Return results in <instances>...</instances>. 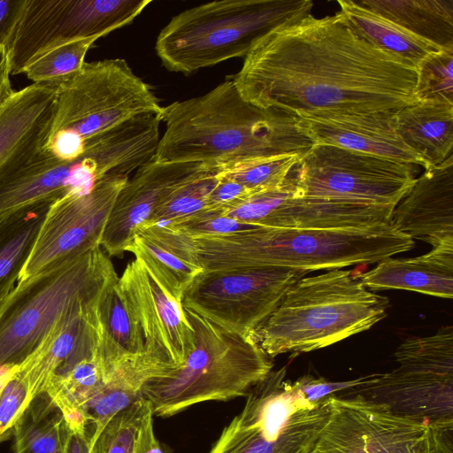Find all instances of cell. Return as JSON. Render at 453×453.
I'll return each mask as SVG.
<instances>
[{
    "mask_svg": "<svg viewBox=\"0 0 453 453\" xmlns=\"http://www.w3.org/2000/svg\"><path fill=\"white\" fill-rule=\"evenodd\" d=\"M231 79L249 103L298 118L394 112L418 102L417 70L360 38L339 12L272 29Z\"/></svg>",
    "mask_w": 453,
    "mask_h": 453,
    "instance_id": "obj_1",
    "label": "cell"
},
{
    "mask_svg": "<svg viewBox=\"0 0 453 453\" xmlns=\"http://www.w3.org/2000/svg\"><path fill=\"white\" fill-rule=\"evenodd\" d=\"M165 130L154 160L194 162L219 169L258 157L303 154L313 142L298 118L246 101L232 79L209 92L164 107Z\"/></svg>",
    "mask_w": 453,
    "mask_h": 453,
    "instance_id": "obj_2",
    "label": "cell"
},
{
    "mask_svg": "<svg viewBox=\"0 0 453 453\" xmlns=\"http://www.w3.org/2000/svg\"><path fill=\"white\" fill-rule=\"evenodd\" d=\"M203 272L278 266L307 272L375 264L414 247L390 225L371 228L293 229L256 226L190 237Z\"/></svg>",
    "mask_w": 453,
    "mask_h": 453,
    "instance_id": "obj_3",
    "label": "cell"
},
{
    "mask_svg": "<svg viewBox=\"0 0 453 453\" xmlns=\"http://www.w3.org/2000/svg\"><path fill=\"white\" fill-rule=\"evenodd\" d=\"M389 300L368 290L350 271L332 269L293 285L253 337L271 357L334 344L387 316Z\"/></svg>",
    "mask_w": 453,
    "mask_h": 453,
    "instance_id": "obj_4",
    "label": "cell"
},
{
    "mask_svg": "<svg viewBox=\"0 0 453 453\" xmlns=\"http://www.w3.org/2000/svg\"><path fill=\"white\" fill-rule=\"evenodd\" d=\"M183 308L194 331V346L183 363L143 387L142 395L150 402L154 416L169 418L199 403L246 396L273 367L253 337Z\"/></svg>",
    "mask_w": 453,
    "mask_h": 453,
    "instance_id": "obj_5",
    "label": "cell"
},
{
    "mask_svg": "<svg viewBox=\"0 0 453 453\" xmlns=\"http://www.w3.org/2000/svg\"><path fill=\"white\" fill-rule=\"evenodd\" d=\"M311 0H219L173 16L157 35L162 65L185 75L246 57L276 27L311 13Z\"/></svg>",
    "mask_w": 453,
    "mask_h": 453,
    "instance_id": "obj_6",
    "label": "cell"
},
{
    "mask_svg": "<svg viewBox=\"0 0 453 453\" xmlns=\"http://www.w3.org/2000/svg\"><path fill=\"white\" fill-rule=\"evenodd\" d=\"M117 277L99 246L17 283L0 306V369L23 363L69 310L97 302Z\"/></svg>",
    "mask_w": 453,
    "mask_h": 453,
    "instance_id": "obj_7",
    "label": "cell"
},
{
    "mask_svg": "<svg viewBox=\"0 0 453 453\" xmlns=\"http://www.w3.org/2000/svg\"><path fill=\"white\" fill-rule=\"evenodd\" d=\"M152 88L122 58L85 62L57 85L50 131L42 150L71 161L85 151V142L131 119L162 114Z\"/></svg>",
    "mask_w": 453,
    "mask_h": 453,
    "instance_id": "obj_8",
    "label": "cell"
},
{
    "mask_svg": "<svg viewBox=\"0 0 453 453\" xmlns=\"http://www.w3.org/2000/svg\"><path fill=\"white\" fill-rule=\"evenodd\" d=\"M286 373V367L272 370L249 391L242 411L209 453H311L333 396L311 402Z\"/></svg>",
    "mask_w": 453,
    "mask_h": 453,
    "instance_id": "obj_9",
    "label": "cell"
},
{
    "mask_svg": "<svg viewBox=\"0 0 453 453\" xmlns=\"http://www.w3.org/2000/svg\"><path fill=\"white\" fill-rule=\"evenodd\" d=\"M138 166L136 147L120 128L87 141L84 153L74 160H61L41 150L0 183V221L70 193H88L104 178L129 177Z\"/></svg>",
    "mask_w": 453,
    "mask_h": 453,
    "instance_id": "obj_10",
    "label": "cell"
},
{
    "mask_svg": "<svg viewBox=\"0 0 453 453\" xmlns=\"http://www.w3.org/2000/svg\"><path fill=\"white\" fill-rule=\"evenodd\" d=\"M398 366L357 390L393 412L429 422L453 418V326L404 340Z\"/></svg>",
    "mask_w": 453,
    "mask_h": 453,
    "instance_id": "obj_11",
    "label": "cell"
},
{
    "mask_svg": "<svg viewBox=\"0 0 453 453\" xmlns=\"http://www.w3.org/2000/svg\"><path fill=\"white\" fill-rule=\"evenodd\" d=\"M295 196L395 207L416 181L415 165L313 143L293 170Z\"/></svg>",
    "mask_w": 453,
    "mask_h": 453,
    "instance_id": "obj_12",
    "label": "cell"
},
{
    "mask_svg": "<svg viewBox=\"0 0 453 453\" xmlns=\"http://www.w3.org/2000/svg\"><path fill=\"white\" fill-rule=\"evenodd\" d=\"M308 273L278 266L203 272L185 290L181 304L222 328L253 337L288 289Z\"/></svg>",
    "mask_w": 453,
    "mask_h": 453,
    "instance_id": "obj_13",
    "label": "cell"
},
{
    "mask_svg": "<svg viewBox=\"0 0 453 453\" xmlns=\"http://www.w3.org/2000/svg\"><path fill=\"white\" fill-rule=\"evenodd\" d=\"M151 0H27L6 48L11 75L41 53L74 40L100 38L129 25Z\"/></svg>",
    "mask_w": 453,
    "mask_h": 453,
    "instance_id": "obj_14",
    "label": "cell"
},
{
    "mask_svg": "<svg viewBox=\"0 0 453 453\" xmlns=\"http://www.w3.org/2000/svg\"><path fill=\"white\" fill-rule=\"evenodd\" d=\"M311 453H431L428 421L393 412L362 395L333 396Z\"/></svg>",
    "mask_w": 453,
    "mask_h": 453,
    "instance_id": "obj_15",
    "label": "cell"
},
{
    "mask_svg": "<svg viewBox=\"0 0 453 453\" xmlns=\"http://www.w3.org/2000/svg\"><path fill=\"white\" fill-rule=\"evenodd\" d=\"M128 179L125 176L106 177L88 193H70L53 202L17 283L63 259L99 247L108 217Z\"/></svg>",
    "mask_w": 453,
    "mask_h": 453,
    "instance_id": "obj_16",
    "label": "cell"
},
{
    "mask_svg": "<svg viewBox=\"0 0 453 453\" xmlns=\"http://www.w3.org/2000/svg\"><path fill=\"white\" fill-rule=\"evenodd\" d=\"M394 208L349 200L295 196L292 171L280 186L251 194L222 215L265 227L371 228L390 225Z\"/></svg>",
    "mask_w": 453,
    "mask_h": 453,
    "instance_id": "obj_17",
    "label": "cell"
},
{
    "mask_svg": "<svg viewBox=\"0 0 453 453\" xmlns=\"http://www.w3.org/2000/svg\"><path fill=\"white\" fill-rule=\"evenodd\" d=\"M143 343V355L173 369L194 346V331L180 302L176 301L137 258L119 276Z\"/></svg>",
    "mask_w": 453,
    "mask_h": 453,
    "instance_id": "obj_18",
    "label": "cell"
},
{
    "mask_svg": "<svg viewBox=\"0 0 453 453\" xmlns=\"http://www.w3.org/2000/svg\"><path fill=\"white\" fill-rule=\"evenodd\" d=\"M219 168L194 162L152 160L140 167L119 193L100 246L108 256L122 257L157 208L176 189Z\"/></svg>",
    "mask_w": 453,
    "mask_h": 453,
    "instance_id": "obj_19",
    "label": "cell"
},
{
    "mask_svg": "<svg viewBox=\"0 0 453 453\" xmlns=\"http://www.w3.org/2000/svg\"><path fill=\"white\" fill-rule=\"evenodd\" d=\"M97 303H82L69 310L32 354L15 366V373L27 386L31 398L97 353Z\"/></svg>",
    "mask_w": 453,
    "mask_h": 453,
    "instance_id": "obj_20",
    "label": "cell"
},
{
    "mask_svg": "<svg viewBox=\"0 0 453 453\" xmlns=\"http://www.w3.org/2000/svg\"><path fill=\"white\" fill-rule=\"evenodd\" d=\"M390 226L433 248L453 245V155L416 179L395 206Z\"/></svg>",
    "mask_w": 453,
    "mask_h": 453,
    "instance_id": "obj_21",
    "label": "cell"
},
{
    "mask_svg": "<svg viewBox=\"0 0 453 453\" xmlns=\"http://www.w3.org/2000/svg\"><path fill=\"white\" fill-rule=\"evenodd\" d=\"M57 86L33 83L0 108V183L27 164L45 143Z\"/></svg>",
    "mask_w": 453,
    "mask_h": 453,
    "instance_id": "obj_22",
    "label": "cell"
},
{
    "mask_svg": "<svg viewBox=\"0 0 453 453\" xmlns=\"http://www.w3.org/2000/svg\"><path fill=\"white\" fill-rule=\"evenodd\" d=\"M394 112L327 113L297 118L299 127L313 143L334 145L425 169L423 160L396 134L392 120Z\"/></svg>",
    "mask_w": 453,
    "mask_h": 453,
    "instance_id": "obj_23",
    "label": "cell"
},
{
    "mask_svg": "<svg viewBox=\"0 0 453 453\" xmlns=\"http://www.w3.org/2000/svg\"><path fill=\"white\" fill-rule=\"evenodd\" d=\"M178 302L203 270L197 264L188 235L165 224L142 227L127 249Z\"/></svg>",
    "mask_w": 453,
    "mask_h": 453,
    "instance_id": "obj_24",
    "label": "cell"
},
{
    "mask_svg": "<svg viewBox=\"0 0 453 453\" xmlns=\"http://www.w3.org/2000/svg\"><path fill=\"white\" fill-rule=\"evenodd\" d=\"M357 276L370 291L403 289L452 299L453 245L436 246L411 258L388 257Z\"/></svg>",
    "mask_w": 453,
    "mask_h": 453,
    "instance_id": "obj_25",
    "label": "cell"
},
{
    "mask_svg": "<svg viewBox=\"0 0 453 453\" xmlns=\"http://www.w3.org/2000/svg\"><path fill=\"white\" fill-rule=\"evenodd\" d=\"M392 120L396 134L423 160L425 169L452 156L453 104L418 101L395 111Z\"/></svg>",
    "mask_w": 453,
    "mask_h": 453,
    "instance_id": "obj_26",
    "label": "cell"
},
{
    "mask_svg": "<svg viewBox=\"0 0 453 453\" xmlns=\"http://www.w3.org/2000/svg\"><path fill=\"white\" fill-rule=\"evenodd\" d=\"M337 4L338 12L360 38L410 67L417 70L427 57L442 50L357 1L339 0Z\"/></svg>",
    "mask_w": 453,
    "mask_h": 453,
    "instance_id": "obj_27",
    "label": "cell"
},
{
    "mask_svg": "<svg viewBox=\"0 0 453 453\" xmlns=\"http://www.w3.org/2000/svg\"><path fill=\"white\" fill-rule=\"evenodd\" d=\"M118 280L119 276L105 287L96 308L97 353L104 380L115 367L143 353L141 334Z\"/></svg>",
    "mask_w": 453,
    "mask_h": 453,
    "instance_id": "obj_28",
    "label": "cell"
},
{
    "mask_svg": "<svg viewBox=\"0 0 453 453\" xmlns=\"http://www.w3.org/2000/svg\"><path fill=\"white\" fill-rule=\"evenodd\" d=\"M357 3L442 49L453 50V0H360Z\"/></svg>",
    "mask_w": 453,
    "mask_h": 453,
    "instance_id": "obj_29",
    "label": "cell"
},
{
    "mask_svg": "<svg viewBox=\"0 0 453 453\" xmlns=\"http://www.w3.org/2000/svg\"><path fill=\"white\" fill-rule=\"evenodd\" d=\"M69 426L50 395H35L16 421L12 453H65Z\"/></svg>",
    "mask_w": 453,
    "mask_h": 453,
    "instance_id": "obj_30",
    "label": "cell"
},
{
    "mask_svg": "<svg viewBox=\"0 0 453 453\" xmlns=\"http://www.w3.org/2000/svg\"><path fill=\"white\" fill-rule=\"evenodd\" d=\"M51 203L27 208L0 221V306L13 290Z\"/></svg>",
    "mask_w": 453,
    "mask_h": 453,
    "instance_id": "obj_31",
    "label": "cell"
},
{
    "mask_svg": "<svg viewBox=\"0 0 453 453\" xmlns=\"http://www.w3.org/2000/svg\"><path fill=\"white\" fill-rule=\"evenodd\" d=\"M153 416L150 402L140 397L106 423L95 441L96 453H141Z\"/></svg>",
    "mask_w": 453,
    "mask_h": 453,
    "instance_id": "obj_32",
    "label": "cell"
},
{
    "mask_svg": "<svg viewBox=\"0 0 453 453\" xmlns=\"http://www.w3.org/2000/svg\"><path fill=\"white\" fill-rule=\"evenodd\" d=\"M104 372L98 353L77 364L69 372L46 389L71 426L81 407L103 387Z\"/></svg>",
    "mask_w": 453,
    "mask_h": 453,
    "instance_id": "obj_33",
    "label": "cell"
},
{
    "mask_svg": "<svg viewBox=\"0 0 453 453\" xmlns=\"http://www.w3.org/2000/svg\"><path fill=\"white\" fill-rule=\"evenodd\" d=\"M96 40L83 38L50 49L32 59L23 73L34 83L57 86L81 69L88 50Z\"/></svg>",
    "mask_w": 453,
    "mask_h": 453,
    "instance_id": "obj_34",
    "label": "cell"
},
{
    "mask_svg": "<svg viewBox=\"0 0 453 453\" xmlns=\"http://www.w3.org/2000/svg\"><path fill=\"white\" fill-rule=\"evenodd\" d=\"M302 155L285 153L258 157L219 169V173L254 194L280 186Z\"/></svg>",
    "mask_w": 453,
    "mask_h": 453,
    "instance_id": "obj_35",
    "label": "cell"
},
{
    "mask_svg": "<svg viewBox=\"0 0 453 453\" xmlns=\"http://www.w3.org/2000/svg\"><path fill=\"white\" fill-rule=\"evenodd\" d=\"M219 172L208 173L180 187L157 208L144 226L178 223L205 211L208 196L218 181Z\"/></svg>",
    "mask_w": 453,
    "mask_h": 453,
    "instance_id": "obj_36",
    "label": "cell"
},
{
    "mask_svg": "<svg viewBox=\"0 0 453 453\" xmlns=\"http://www.w3.org/2000/svg\"><path fill=\"white\" fill-rule=\"evenodd\" d=\"M418 101L453 104V50L442 49L427 57L417 69Z\"/></svg>",
    "mask_w": 453,
    "mask_h": 453,
    "instance_id": "obj_37",
    "label": "cell"
},
{
    "mask_svg": "<svg viewBox=\"0 0 453 453\" xmlns=\"http://www.w3.org/2000/svg\"><path fill=\"white\" fill-rule=\"evenodd\" d=\"M31 400L27 386L12 367L0 392V442L12 435L16 421Z\"/></svg>",
    "mask_w": 453,
    "mask_h": 453,
    "instance_id": "obj_38",
    "label": "cell"
},
{
    "mask_svg": "<svg viewBox=\"0 0 453 453\" xmlns=\"http://www.w3.org/2000/svg\"><path fill=\"white\" fill-rule=\"evenodd\" d=\"M165 225L190 237L226 234L259 226L207 210L183 221Z\"/></svg>",
    "mask_w": 453,
    "mask_h": 453,
    "instance_id": "obj_39",
    "label": "cell"
},
{
    "mask_svg": "<svg viewBox=\"0 0 453 453\" xmlns=\"http://www.w3.org/2000/svg\"><path fill=\"white\" fill-rule=\"evenodd\" d=\"M379 373L359 377L355 380L347 381L333 382L324 378H315L313 376L305 375L295 381L302 395L311 402L320 401L325 398L335 396V392L357 389L372 380H374Z\"/></svg>",
    "mask_w": 453,
    "mask_h": 453,
    "instance_id": "obj_40",
    "label": "cell"
},
{
    "mask_svg": "<svg viewBox=\"0 0 453 453\" xmlns=\"http://www.w3.org/2000/svg\"><path fill=\"white\" fill-rule=\"evenodd\" d=\"M251 194L238 182L218 173V181L208 196L206 210L222 214Z\"/></svg>",
    "mask_w": 453,
    "mask_h": 453,
    "instance_id": "obj_41",
    "label": "cell"
},
{
    "mask_svg": "<svg viewBox=\"0 0 453 453\" xmlns=\"http://www.w3.org/2000/svg\"><path fill=\"white\" fill-rule=\"evenodd\" d=\"M27 0H0V48H7L21 18Z\"/></svg>",
    "mask_w": 453,
    "mask_h": 453,
    "instance_id": "obj_42",
    "label": "cell"
},
{
    "mask_svg": "<svg viewBox=\"0 0 453 453\" xmlns=\"http://www.w3.org/2000/svg\"><path fill=\"white\" fill-rule=\"evenodd\" d=\"M431 453H453V418L429 422Z\"/></svg>",
    "mask_w": 453,
    "mask_h": 453,
    "instance_id": "obj_43",
    "label": "cell"
},
{
    "mask_svg": "<svg viewBox=\"0 0 453 453\" xmlns=\"http://www.w3.org/2000/svg\"><path fill=\"white\" fill-rule=\"evenodd\" d=\"M10 65L7 50L0 48V108L15 92L10 81Z\"/></svg>",
    "mask_w": 453,
    "mask_h": 453,
    "instance_id": "obj_44",
    "label": "cell"
},
{
    "mask_svg": "<svg viewBox=\"0 0 453 453\" xmlns=\"http://www.w3.org/2000/svg\"><path fill=\"white\" fill-rule=\"evenodd\" d=\"M96 440H90L84 434L74 432L70 428L65 453H96Z\"/></svg>",
    "mask_w": 453,
    "mask_h": 453,
    "instance_id": "obj_45",
    "label": "cell"
},
{
    "mask_svg": "<svg viewBox=\"0 0 453 453\" xmlns=\"http://www.w3.org/2000/svg\"><path fill=\"white\" fill-rule=\"evenodd\" d=\"M141 453H173V451L156 437L152 425L147 431Z\"/></svg>",
    "mask_w": 453,
    "mask_h": 453,
    "instance_id": "obj_46",
    "label": "cell"
},
{
    "mask_svg": "<svg viewBox=\"0 0 453 453\" xmlns=\"http://www.w3.org/2000/svg\"><path fill=\"white\" fill-rule=\"evenodd\" d=\"M11 368H1L0 369V392L2 390V388L5 382L8 375H9Z\"/></svg>",
    "mask_w": 453,
    "mask_h": 453,
    "instance_id": "obj_47",
    "label": "cell"
}]
</instances>
